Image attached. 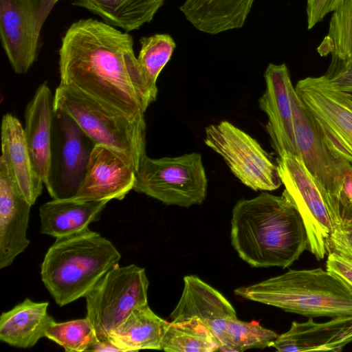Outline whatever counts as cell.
Here are the masks:
<instances>
[{"label": "cell", "mask_w": 352, "mask_h": 352, "mask_svg": "<svg viewBox=\"0 0 352 352\" xmlns=\"http://www.w3.org/2000/svg\"><path fill=\"white\" fill-rule=\"evenodd\" d=\"M292 100L298 155L328 193L333 208V201L338 190L346 161L336 158L331 153L294 87L292 90Z\"/></svg>", "instance_id": "4fadbf2b"}, {"label": "cell", "mask_w": 352, "mask_h": 352, "mask_svg": "<svg viewBox=\"0 0 352 352\" xmlns=\"http://www.w3.org/2000/svg\"><path fill=\"white\" fill-rule=\"evenodd\" d=\"M161 350L168 352H212L219 351V344L204 326L197 322H168Z\"/></svg>", "instance_id": "484cf974"}, {"label": "cell", "mask_w": 352, "mask_h": 352, "mask_svg": "<svg viewBox=\"0 0 352 352\" xmlns=\"http://www.w3.org/2000/svg\"><path fill=\"white\" fill-rule=\"evenodd\" d=\"M58 53L60 84L111 113L145 120L157 95L135 55L130 34L97 19H80L65 33Z\"/></svg>", "instance_id": "6da1fadb"}, {"label": "cell", "mask_w": 352, "mask_h": 352, "mask_svg": "<svg viewBox=\"0 0 352 352\" xmlns=\"http://www.w3.org/2000/svg\"><path fill=\"white\" fill-rule=\"evenodd\" d=\"M231 244L239 257L254 267L287 268L309 250L303 219L283 194L263 192L234 206Z\"/></svg>", "instance_id": "7a4b0ae2"}, {"label": "cell", "mask_w": 352, "mask_h": 352, "mask_svg": "<svg viewBox=\"0 0 352 352\" xmlns=\"http://www.w3.org/2000/svg\"><path fill=\"white\" fill-rule=\"evenodd\" d=\"M320 77L331 87L352 98V58H331L327 70Z\"/></svg>", "instance_id": "1f68e13d"}, {"label": "cell", "mask_w": 352, "mask_h": 352, "mask_svg": "<svg viewBox=\"0 0 352 352\" xmlns=\"http://www.w3.org/2000/svg\"><path fill=\"white\" fill-rule=\"evenodd\" d=\"M294 88L331 153L352 164V98L320 76L301 79Z\"/></svg>", "instance_id": "8fae6325"}, {"label": "cell", "mask_w": 352, "mask_h": 352, "mask_svg": "<svg viewBox=\"0 0 352 352\" xmlns=\"http://www.w3.org/2000/svg\"><path fill=\"white\" fill-rule=\"evenodd\" d=\"M329 253L352 261V223L334 226L327 243V254Z\"/></svg>", "instance_id": "d6a6232c"}, {"label": "cell", "mask_w": 352, "mask_h": 352, "mask_svg": "<svg viewBox=\"0 0 352 352\" xmlns=\"http://www.w3.org/2000/svg\"><path fill=\"white\" fill-rule=\"evenodd\" d=\"M87 351H98V352H122L121 349L113 344L109 338L98 339L97 337L87 349Z\"/></svg>", "instance_id": "d590c367"}, {"label": "cell", "mask_w": 352, "mask_h": 352, "mask_svg": "<svg viewBox=\"0 0 352 352\" xmlns=\"http://www.w3.org/2000/svg\"><path fill=\"white\" fill-rule=\"evenodd\" d=\"M108 202L53 199L39 208L41 232L58 239L82 232L99 219Z\"/></svg>", "instance_id": "44dd1931"}, {"label": "cell", "mask_w": 352, "mask_h": 352, "mask_svg": "<svg viewBox=\"0 0 352 352\" xmlns=\"http://www.w3.org/2000/svg\"><path fill=\"white\" fill-rule=\"evenodd\" d=\"M140 41L141 47L138 60L150 88L157 95V79L170 59L176 44L168 34H155L143 37Z\"/></svg>", "instance_id": "83f0119b"}, {"label": "cell", "mask_w": 352, "mask_h": 352, "mask_svg": "<svg viewBox=\"0 0 352 352\" xmlns=\"http://www.w3.org/2000/svg\"><path fill=\"white\" fill-rule=\"evenodd\" d=\"M264 78L265 90L258 104L268 118L266 131L272 146L278 156L286 152L298 155L289 69L285 63H270Z\"/></svg>", "instance_id": "5bb4252c"}, {"label": "cell", "mask_w": 352, "mask_h": 352, "mask_svg": "<svg viewBox=\"0 0 352 352\" xmlns=\"http://www.w3.org/2000/svg\"><path fill=\"white\" fill-rule=\"evenodd\" d=\"M234 293L309 318L352 315V289L321 267L289 270Z\"/></svg>", "instance_id": "277c9868"}, {"label": "cell", "mask_w": 352, "mask_h": 352, "mask_svg": "<svg viewBox=\"0 0 352 352\" xmlns=\"http://www.w3.org/2000/svg\"><path fill=\"white\" fill-rule=\"evenodd\" d=\"M167 322L155 314L146 303L135 308L109 333L107 338L122 352L161 350Z\"/></svg>", "instance_id": "cb8c5ba5"}, {"label": "cell", "mask_w": 352, "mask_h": 352, "mask_svg": "<svg viewBox=\"0 0 352 352\" xmlns=\"http://www.w3.org/2000/svg\"><path fill=\"white\" fill-rule=\"evenodd\" d=\"M135 174L131 164L120 154L96 144L84 179L72 199L83 201L122 200L133 190Z\"/></svg>", "instance_id": "2e32d148"}, {"label": "cell", "mask_w": 352, "mask_h": 352, "mask_svg": "<svg viewBox=\"0 0 352 352\" xmlns=\"http://www.w3.org/2000/svg\"><path fill=\"white\" fill-rule=\"evenodd\" d=\"M47 302L25 298L0 317V340L18 348L34 346L43 337L54 318L49 315Z\"/></svg>", "instance_id": "603a6c76"}, {"label": "cell", "mask_w": 352, "mask_h": 352, "mask_svg": "<svg viewBox=\"0 0 352 352\" xmlns=\"http://www.w3.org/2000/svg\"><path fill=\"white\" fill-rule=\"evenodd\" d=\"M54 119V96L44 82L25 107L24 133L34 166L45 186L51 166Z\"/></svg>", "instance_id": "d6986e66"}, {"label": "cell", "mask_w": 352, "mask_h": 352, "mask_svg": "<svg viewBox=\"0 0 352 352\" xmlns=\"http://www.w3.org/2000/svg\"><path fill=\"white\" fill-rule=\"evenodd\" d=\"M55 109L70 116L96 144L124 157L137 171L146 154V122L111 113L74 90L59 84L54 95Z\"/></svg>", "instance_id": "5b68a950"}, {"label": "cell", "mask_w": 352, "mask_h": 352, "mask_svg": "<svg viewBox=\"0 0 352 352\" xmlns=\"http://www.w3.org/2000/svg\"><path fill=\"white\" fill-rule=\"evenodd\" d=\"M59 0H0V35L15 73L24 74L37 58L42 26Z\"/></svg>", "instance_id": "7c38bea8"}, {"label": "cell", "mask_w": 352, "mask_h": 352, "mask_svg": "<svg viewBox=\"0 0 352 352\" xmlns=\"http://www.w3.org/2000/svg\"><path fill=\"white\" fill-rule=\"evenodd\" d=\"M327 35L317 50L321 56L352 58V0H342L332 12Z\"/></svg>", "instance_id": "4316f807"}, {"label": "cell", "mask_w": 352, "mask_h": 352, "mask_svg": "<svg viewBox=\"0 0 352 352\" xmlns=\"http://www.w3.org/2000/svg\"><path fill=\"white\" fill-rule=\"evenodd\" d=\"M255 0H185L179 10L194 28L217 34L243 26Z\"/></svg>", "instance_id": "7402d4cb"}, {"label": "cell", "mask_w": 352, "mask_h": 352, "mask_svg": "<svg viewBox=\"0 0 352 352\" xmlns=\"http://www.w3.org/2000/svg\"><path fill=\"white\" fill-rule=\"evenodd\" d=\"M10 174L25 198L34 204L44 183L34 166L24 128L14 116L6 113L1 121V155Z\"/></svg>", "instance_id": "ffe728a7"}, {"label": "cell", "mask_w": 352, "mask_h": 352, "mask_svg": "<svg viewBox=\"0 0 352 352\" xmlns=\"http://www.w3.org/2000/svg\"><path fill=\"white\" fill-rule=\"evenodd\" d=\"M204 142L220 155L232 173L253 190L272 191L282 184L276 162L250 135L223 120L208 125Z\"/></svg>", "instance_id": "9c48e42d"}, {"label": "cell", "mask_w": 352, "mask_h": 352, "mask_svg": "<svg viewBox=\"0 0 352 352\" xmlns=\"http://www.w3.org/2000/svg\"><path fill=\"white\" fill-rule=\"evenodd\" d=\"M326 270L352 289V261L334 253H329Z\"/></svg>", "instance_id": "e575fe53"}, {"label": "cell", "mask_w": 352, "mask_h": 352, "mask_svg": "<svg viewBox=\"0 0 352 352\" xmlns=\"http://www.w3.org/2000/svg\"><path fill=\"white\" fill-rule=\"evenodd\" d=\"M45 337L61 346L65 351L82 352L87 351L96 334L86 316L63 322L53 320L46 329Z\"/></svg>", "instance_id": "f546056e"}, {"label": "cell", "mask_w": 352, "mask_h": 352, "mask_svg": "<svg viewBox=\"0 0 352 352\" xmlns=\"http://www.w3.org/2000/svg\"><path fill=\"white\" fill-rule=\"evenodd\" d=\"M145 269L135 264L111 268L85 296L87 317L96 337L106 339L136 307L148 303Z\"/></svg>", "instance_id": "ba28073f"}, {"label": "cell", "mask_w": 352, "mask_h": 352, "mask_svg": "<svg viewBox=\"0 0 352 352\" xmlns=\"http://www.w3.org/2000/svg\"><path fill=\"white\" fill-rule=\"evenodd\" d=\"M165 0H74L73 5L100 16L126 32L152 21Z\"/></svg>", "instance_id": "d4e9b609"}, {"label": "cell", "mask_w": 352, "mask_h": 352, "mask_svg": "<svg viewBox=\"0 0 352 352\" xmlns=\"http://www.w3.org/2000/svg\"><path fill=\"white\" fill-rule=\"evenodd\" d=\"M342 0H307V28H313L330 12H332Z\"/></svg>", "instance_id": "836d02e7"}, {"label": "cell", "mask_w": 352, "mask_h": 352, "mask_svg": "<svg viewBox=\"0 0 352 352\" xmlns=\"http://www.w3.org/2000/svg\"><path fill=\"white\" fill-rule=\"evenodd\" d=\"M334 226L352 223V164L346 162L338 190L333 201Z\"/></svg>", "instance_id": "4dcf8cb0"}, {"label": "cell", "mask_w": 352, "mask_h": 352, "mask_svg": "<svg viewBox=\"0 0 352 352\" xmlns=\"http://www.w3.org/2000/svg\"><path fill=\"white\" fill-rule=\"evenodd\" d=\"M283 194L296 207L305 225L309 251L318 260L327 255L334 228V214L328 193L298 155L284 153L276 159Z\"/></svg>", "instance_id": "52a82bcc"}, {"label": "cell", "mask_w": 352, "mask_h": 352, "mask_svg": "<svg viewBox=\"0 0 352 352\" xmlns=\"http://www.w3.org/2000/svg\"><path fill=\"white\" fill-rule=\"evenodd\" d=\"M171 322H195L204 326L218 341L219 350L224 333L236 311L217 289L199 277H184V289L176 307L170 315Z\"/></svg>", "instance_id": "9a60e30c"}, {"label": "cell", "mask_w": 352, "mask_h": 352, "mask_svg": "<svg viewBox=\"0 0 352 352\" xmlns=\"http://www.w3.org/2000/svg\"><path fill=\"white\" fill-rule=\"evenodd\" d=\"M208 179L200 153L142 160L133 190L166 205L189 208L201 205L207 195Z\"/></svg>", "instance_id": "8992f818"}, {"label": "cell", "mask_w": 352, "mask_h": 352, "mask_svg": "<svg viewBox=\"0 0 352 352\" xmlns=\"http://www.w3.org/2000/svg\"><path fill=\"white\" fill-rule=\"evenodd\" d=\"M317 322L313 318L292 322L289 329L278 336L271 347L280 352H340L352 342V315Z\"/></svg>", "instance_id": "ac0fdd59"}, {"label": "cell", "mask_w": 352, "mask_h": 352, "mask_svg": "<svg viewBox=\"0 0 352 352\" xmlns=\"http://www.w3.org/2000/svg\"><path fill=\"white\" fill-rule=\"evenodd\" d=\"M278 335L258 322L231 320L225 331L221 351H243L271 346Z\"/></svg>", "instance_id": "f1b7e54d"}, {"label": "cell", "mask_w": 352, "mask_h": 352, "mask_svg": "<svg viewBox=\"0 0 352 352\" xmlns=\"http://www.w3.org/2000/svg\"><path fill=\"white\" fill-rule=\"evenodd\" d=\"M120 258L109 240L87 228L56 239L41 263V280L63 307L85 297Z\"/></svg>", "instance_id": "3957f363"}, {"label": "cell", "mask_w": 352, "mask_h": 352, "mask_svg": "<svg viewBox=\"0 0 352 352\" xmlns=\"http://www.w3.org/2000/svg\"><path fill=\"white\" fill-rule=\"evenodd\" d=\"M32 205L21 194L0 157V268L10 266L29 245L27 237Z\"/></svg>", "instance_id": "e0dca14e"}, {"label": "cell", "mask_w": 352, "mask_h": 352, "mask_svg": "<svg viewBox=\"0 0 352 352\" xmlns=\"http://www.w3.org/2000/svg\"><path fill=\"white\" fill-rule=\"evenodd\" d=\"M95 145L70 116L54 109L51 166L45 186L52 199L75 196Z\"/></svg>", "instance_id": "30bf717a"}]
</instances>
